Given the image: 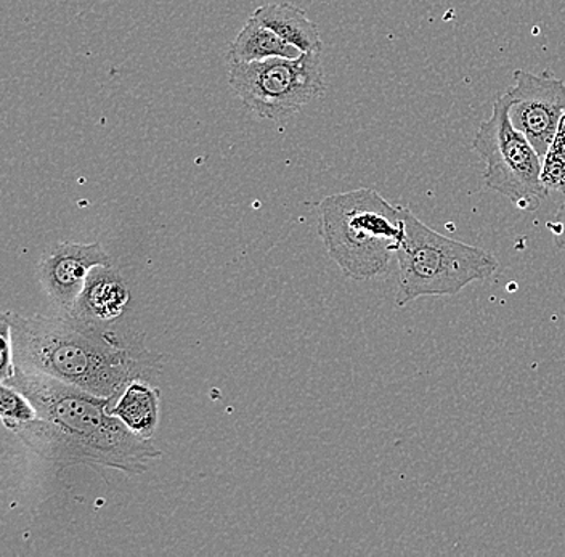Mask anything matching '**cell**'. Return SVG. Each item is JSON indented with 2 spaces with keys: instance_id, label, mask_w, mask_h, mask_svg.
Here are the masks:
<instances>
[{
  "instance_id": "6da1fadb",
  "label": "cell",
  "mask_w": 565,
  "mask_h": 557,
  "mask_svg": "<svg viewBox=\"0 0 565 557\" xmlns=\"http://www.w3.org/2000/svg\"><path fill=\"white\" fill-rule=\"evenodd\" d=\"M3 383L23 393L38 410V419L15 426L12 432L53 467L83 464L140 475L161 458L162 451L150 439L130 431L109 411V398L20 368Z\"/></svg>"
},
{
  "instance_id": "7a4b0ae2",
  "label": "cell",
  "mask_w": 565,
  "mask_h": 557,
  "mask_svg": "<svg viewBox=\"0 0 565 557\" xmlns=\"http://www.w3.org/2000/svg\"><path fill=\"white\" fill-rule=\"evenodd\" d=\"M2 319L10 324L15 368L52 376L111 401L132 381L154 383L164 365V357L150 351L140 334H121L71 313L3 312Z\"/></svg>"
},
{
  "instance_id": "3957f363",
  "label": "cell",
  "mask_w": 565,
  "mask_h": 557,
  "mask_svg": "<svg viewBox=\"0 0 565 557\" xmlns=\"http://www.w3.org/2000/svg\"><path fill=\"white\" fill-rule=\"evenodd\" d=\"M318 232L345 277L371 280L386 274L405 235V207L373 189L327 196L318 206Z\"/></svg>"
},
{
  "instance_id": "277c9868",
  "label": "cell",
  "mask_w": 565,
  "mask_h": 557,
  "mask_svg": "<svg viewBox=\"0 0 565 557\" xmlns=\"http://www.w3.org/2000/svg\"><path fill=\"white\" fill-rule=\"evenodd\" d=\"M398 263V307L419 298L455 296L500 269L492 253L448 238L423 224L405 207V235L395 253Z\"/></svg>"
},
{
  "instance_id": "5b68a950",
  "label": "cell",
  "mask_w": 565,
  "mask_h": 557,
  "mask_svg": "<svg viewBox=\"0 0 565 557\" xmlns=\"http://www.w3.org/2000/svg\"><path fill=\"white\" fill-rule=\"evenodd\" d=\"M507 92L494 98L492 116L480 125L472 147L486 161L483 182L518 210L535 213L550 196L542 182L543 158L512 126Z\"/></svg>"
},
{
  "instance_id": "8992f818",
  "label": "cell",
  "mask_w": 565,
  "mask_h": 557,
  "mask_svg": "<svg viewBox=\"0 0 565 557\" xmlns=\"http://www.w3.org/2000/svg\"><path fill=\"white\" fill-rule=\"evenodd\" d=\"M230 87L259 118L282 122L324 94L321 52L299 58L228 62Z\"/></svg>"
},
{
  "instance_id": "52a82bcc",
  "label": "cell",
  "mask_w": 565,
  "mask_h": 557,
  "mask_svg": "<svg viewBox=\"0 0 565 557\" xmlns=\"http://www.w3.org/2000/svg\"><path fill=\"white\" fill-rule=\"evenodd\" d=\"M512 126L545 157L565 113V83L550 74L518 69L514 86L507 90Z\"/></svg>"
},
{
  "instance_id": "ba28073f",
  "label": "cell",
  "mask_w": 565,
  "mask_h": 557,
  "mask_svg": "<svg viewBox=\"0 0 565 557\" xmlns=\"http://www.w3.org/2000/svg\"><path fill=\"white\" fill-rule=\"evenodd\" d=\"M100 266H111L100 243H58L39 263V281L56 309L73 313L88 275Z\"/></svg>"
},
{
  "instance_id": "9c48e42d",
  "label": "cell",
  "mask_w": 565,
  "mask_h": 557,
  "mask_svg": "<svg viewBox=\"0 0 565 557\" xmlns=\"http://www.w3.org/2000/svg\"><path fill=\"white\" fill-rule=\"evenodd\" d=\"M129 299V288L119 271L111 266L95 267L71 315L92 323L108 324L122 315Z\"/></svg>"
},
{
  "instance_id": "30bf717a",
  "label": "cell",
  "mask_w": 565,
  "mask_h": 557,
  "mask_svg": "<svg viewBox=\"0 0 565 557\" xmlns=\"http://www.w3.org/2000/svg\"><path fill=\"white\" fill-rule=\"evenodd\" d=\"M161 394L153 383L136 379L109 405V411L121 419L124 425L137 436L150 439L154 436L159 421Z\"/></svg>"
},
{
  "instance_id": "8fae6325",
  "label": "cell",
  "mask_w": 565,
  "mask_h": 557,
  "mask_svg": "<svg viewBox=\"0 0 565 557\" xmlns=\"http://www.w3.org/2000/svg\"><path fill=\"white\" fill-rule=\"evenodd\" d=\"M260 23L298 47L302 54L321 52V38L317 24L302 9L291 2L267 3L253 13Z\"/></svg>"
},
{
  "instance_id": "7c38bea8",
  "label": "cell",
  "mask_w": 565,
  "mask_h": 557,
  "mask_svg": "<svg viewBox=\"0 0 565 557\" xmlns=\"http://www.w3.org/2000/svg\"><path fill=\"white\" fill-rule=\"evenodd\" d=\"M303 55L295 45L250 15L238 36L230 45L228 62L250 63L270 58H299Z\"/></svg>"
},
{
  "instance_id": "4fadbf2b",
  "label": "cell",
  "mask_w": 565,
  "mask_h": 557,
  "mask_svg": "<svg viewBox=\"0 0 565 557\" xmlns=\"http://www.w3.org/2000/svg\"><path fill=\"white\" fill-rule=\"evenodd\" d=\"M542 182L547 193L565 195V113L553 143L543 157Z\"/></svg>"
},
{
  "instance_id": "5bb4252c",
  "label": "cell",
  "mask_w": 565,
  "mask_h": 557,
  "mask_svg": "<svg viewBox=\"0 0 565 557\" xmlns=\"http://www.w3.org/2000/svg\"><path fill=\"white\" fill-rule=\"evenodd\" d=\"M0 416H2L6 428L12 431L18 425L38 419V410H35L33 401L23 393L10 384L2 383L0 386Z\"/></svg>"
},
{
  "instance_id": "9a60e30c",
  "label": "cell",
  "mask_w": 565,
  "mask_h": 557,
  "mask_svg": "<svg viewBox=\"0 0 565 557\" xmlns=\"http://www.w3.org/2000/svg\"><path fill=\"white\" fill-rule=\"evenodd\" d=\"M2 365H0V379L7 381L15 373V362H13L12 334H10V324L2 319Z\"/></svg>"
},
{
  "instance_id": "2e32d148",
  "label": "cell",
  "mask_w": 565,
  "mask_h": 557,
  "mask_svg": "<svg viewBox=\"0 0 565 557\" xmlns=\"http://www.w3.org/2000/svg\"><path fill=\"white\" fill-rule=\"evenodd\" d=\"M554 239V246L559 251H565V203L556 211L553 218L546 224Z\"/></svg>"
}]
</instances>
